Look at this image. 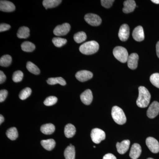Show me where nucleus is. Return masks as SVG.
<instances>
[{
  "instance_id": "c03bdc74",
  "label": "nucleus",
  "mask_w": 159,
  "mask_h": 159,
  "mask_svg": "<svg viewBox=\"0 0 159 159\" xmlns=\"http://www.w3.org/2000/svg\"><path fill=\"white\" fill-rule=\"evenodd\" d=\"M147 159H154L153 158H148Z\"/></svg>"
},
{
  "instance_id": "a878e982",
  "label": "nucleus",
  "mask_w": 159,
  "mask_h": 159,
  "mask_svg": "<svg viewBox=\"0 0 159 159\" xmlns=\"http://www.w3.org/2000/svg\"><path fill=\"white\" fill-rule=\"evenodd\" d=\"M6 136L9 139L14 141L18 137V133L16 127H11L6 131Z\"/></svg>"
},
{
  "instance_id": "393cba45",
  "label": "nucleus",
  "mask_w": 159,
  "mask_h": 159,
  "mask_svg": "<svg viewBox=\"0 0 159 159\" xmlns=\"http://www.w3.org/2000/svg\"><path fill=\"white\" fill-rule=\"evenodd\" d=\"M47 83L50 85H54V84H58L60 85L64 86L66 84V81L62 77H58L55 78H50L47 80Z\"/></svg>"
},
{
  "instance_id": "20e7f679",
  "label": "nucleus",
  "mask_w": 159,
  "mask_h": 159,
  "mask_svg": "<svg viewBox=\"0 0 159 159\" xmlns=\"http://www.w3.org/2000/svg\"><path fill=\"white\" fill-rule=\"evenodd\" d=\"M114 57L122 63L127 62L129 57L128 51L125 48L122 47H116L113 51Z\"/></svg>"
},
{
  "instance_id": "f03ea898",
  "label": "nucleus",
  "mask_w": 159,
  "mask_h": 159,
  "mask_svg": "<svg viewBox=\"0 0 159 159\" xmlns=\"http://www.w3.org/2000/svg\"><path fill=\"white\" fill-rule=\"evenodd\" d=\"M99 49V45L95 41L87 42L80 47V51L85 55H91L97 53Z\"/></svg>"
},
{
  "instance_id": "39448f33",
  "label": "nucleus",
  "mask_w": 159,
  "mask_h": 159,
  "mask_svg": "<svg viewBox=\"0 0 159 159\" xmlns=\"http://www.w3.org/2000/svg\"><path fill=\"white\" fill-rule=\"evenodd\" d=\"M91 137L94 143L99 144L105 139V133L100 129H93L91 131Z\"/></svg>"
},
{
  "instance_id": "a18cd8bd",
  "label": "nucleus",
  "mask_w": 159,
  "mask_h": 159,
  "mask_svg": "<svg viewBox=\"0 0 159 159\" xmlns=\"http://www.w3.org/2000/svg\"><path fill=\"white\" fill-rule=\"evenodd\" d=\"M93 147L94 148H96V146H93Z\"/></svg>"
},
{
  "instance_id": "c756f323",
  "label": "nucleus",
  "mask_w": 159,
  "mask_h": 159,
  "mask_svg": "<svg viewBox=\"0 0 159 159\" xmlns=\"http://www.w3.org/2000/svg\"><path fill=\"white\" fill-rule=\"evenodd\" d=\"M74 38L76 43H80L87 39L86 34L84 31H80L74 34Z\"/></svg>"
},
{
  "instance_id": "a19ab883",
  "label": "nucleus",
  "mask_w": 159,
  "mask_h": 159,
  "mask_svg": "<svg viewBox=\"0 0 159 159\" xmlns=\"http://www.w3.org/2000/svg\"><path fill=\"white\" fill-rule=\"evenodd\" d=\"M156 51L157 56L159 58V41L158 42L157 44Z\"/></svg>"
},
{
  "instance_id": "c9c22d12",
  "label": "nucleus",
  "mask_w": 159,
  "mask_h": 159,
  "mask_svg": "<svg viewBox=\"0 0 159 159\" xmlns=\"http://www.w3.org/2000/svg\"><path fill=\"white\" fill-rule=\"evenodd\" d=\"M114 2V0H102L101 3L103 7L108 9L111 7Z\"/></svg>"
},
{
  "instance_id": "e433bc0d",
  "label": "nucleus",
  "mask_w": 159,
  "mask_h": 159,
  "mask_svg": "<svg viewBox=\"0 0 159 159\" xmlns=\"http://www.w3.org/2000/svg\"><path fill=\"white\" fill-rule=\"evenodd\" d=\"M8 91L6 90H2L0 91V102H3L8 96Z\"/></svg>"
},
{
  "instance_id": "5701e85b",
  "label": "nucleus",
  "mask_w": 159,
  "mask_h": 159,
  "mask_svg": "<svg viewBox=\"0 0 159 159\" xmlns=\"http://www.w3.org/2000/svg\"><path fill=\"white\" fill-rule=\"evenodd\" d=\"M61 0H44L43 5L46 9L57 7L61 3Z\"/></svg>"
},
{
  "instance_id": "79ce46f5",
  "label": "nucleus",
  "mask_w": 159,
  "mask_h": 159,
  "mask_svg": "<svg viewBox=\"0 0 159 159\" xmlns=\"http://www.w3.org/2000/svg\"><path fill=\"white\" fill-rule=\"evenodd\" d=\"M4 120H5V119H4V117L2 115H1V116H0V124H2V123L4 122Z\"/></svg>"
},
{
  "instance_id": "9b49d317",
  "label": "nucleus",
  "mask_w": 159,
  "mask_h": 159,
  "mask_svg": "<svg viewBox=\"0 0 159 159\" xmlns=\"http://www.w3.org/2000/svg\"><path fill=\"white\" fill-rule=\"evenodd\" d=\"M129 28L126 24H123L120 27L119 32V37L122 41H125L128 39L129 35Z\"/></svg>"
},
{
  "instance_id": "37998d69",
  "label": "nucleus",
  "mask_w": 159,
  "mask_h": 159,
  "mask_svg": "<svg viewBox=\"0 0 159 159\" xmlns=\"http://www.w3.org/2000/svg\"><path fill=\"white\" fill-rule=\"evenodd\" d=\"M151 2L155 4H159V0H152Z\"/></svg>"
},
{
  "instance_id": "ea45409f",
  "label": "nucleus",
  "mask_w": 159,
  "mask_h": 159,
  "mask_svg": "<svg viewBox=\"0 0 159 159\" xmlns=\"http://www.w3.org/2000/svg\"><path fill=\"white\" fill-rule=\"evenodd\" d=\"M102 159H117V158L113 154L107 153L104 156Z\"/></svg>"
},
{
  "instance_id": "c85d7f7f",
  "label": "nucleus",
  "mask_w": 159,
  "mask_h": 159,
  "mask_svg": "<svg viewBox=\"0 0 159 159\" xmlns=\"http://www.w3.org/2000/svg\"><path fill=\"white\" fill-rule=\"evenodd\" d=\"M26 68L30 73L35 74V75H38L40 73L39 68L31 61H29L27 62Z\"/></svg>"
},
{
  "instance_id": "cd10ccee",
  "label": "nucleus",
  "mask_w": 159,
  "mask_h": 159,
  "mask_svg": "<svg viewBox=\"0 0 159 159\" xmlns=\"http://www.w3.org/2000/svg\"><path fill=\"white\" fill-rule=\"evenodd\" d=\"M22 50L25 52H32L35 49V45L33 43L30 42L26 41L23 43L21 45Z\"/></svg>"
},
{
  "instance_id": "473e14b6",
  "label": "nucleus",
  "mask_w": 159,
  "mask_h": 159,
  "mask_svg": "<svg viewBox=\"0 0 159 159\" xmlns=\"http://www.w3.org/2000/svg\"><path fill=\"white\" fill-rule=\"evenodd\" d=\"M24 74L22 71L18 70L16 71L12 75V79L15 82H19L22 80Z\"/></svg>"
},
{
  "instance_id": "2f4dec72",
  "label": "nucleus",
  "mask_w": 159,
  "mask_h": 159,
  "mask_svg": "<svg viewBox=\"0 0 159 159\" xmlns=\"http://www.w3.org/2000/svg\"><path fill=\"white\" fill-rule=\"evenodd\" d=\"M31 93V89L30 88H26L22 90L19 94L20 99L25 100L30 96Z\"/></svg>"
},
{
  "instance_id": "2eb2a0df",
  "label": "nucleus",
  "mask_w": 159,
  "mask_h": 159,
  "mask_svg": "<svg viewBox=\"0 0 159 159\" xmlns=\"http://www.w3.org/2000/svg\"><path fill=\"white\" fill-rule=\"evenodd\" d=\"M13 3L7 1H0V10L4 12H11L15 10Z\"/></svg>"
},
{
  "instance_id": "58836bf2",
  "label": "nucleus",
  "mask_w": 159,
  "mask_h": 159,
  "mask_svg": "<svg viewBox=\"0 0 159 159\" xmlns=\"http://www.w3.org/2000/svg\"><path fill=\"white\" fill-rule=\"evenodd\" d=\"M6 75L4 74L3 72L2 71H0V84H2L5 81H6Z\"/></svg>"
},
{
  "instance_id": "f8f14e48",
  "label": "nucleus",
  "mask_w": 159,
  "mask_h": 159,
  "mask_svg": "<svg viewBox=\"0 0 159 159\" xmlns=\"http://www.w3.org/2000/svg\"><path fill=\"white\" fill-rule=\"evenodd\" d=\"M134 39L138 42H141L145 39L144 30L142 26H139L136 27L132 33Z\"/></svg>"
},
{
  "instance_id": "9d476101",
  "label": "nucleus",
  "mask_w": 159,
  "mask_h": 159,
  "mask_svg": "<svg viewBox=\"0 0 159 159\" xmlns=\"http://www.w3.org/2000/svg\"><path fill=\"white\" fill-rule=\"evenodd\" d=\"M75 77L80 82H85L93 77V74L90 71L84 70L77 72Z\"/></svg>"
},
{
  "instance_id": "412c9836",
  "label": "nucleus",
  "mask_w": 159,
  "mask_h": 159,
  "mask_svg": "<svg viewBox=\"0 0 159 159\" xmlns=\"http://www.w3.org/2000/svg\"><path fill=\"white\" fill-rule=\"evenodd\" d=\"M64 156L66 159H75V149L74 145L70 144L64 152Z\"/></svg>"
},
{
  "instance_id": "0eeeda50",
  "label": "nucleus",
  "mask_w": 159,
  "mask_h": 159,
  "mask_svg": "<svg viewBox=\"0 0 159 159\" xmlns=\"http://www.w3.org/2000/svg\"><path fill=\"white\" fill-rule=\"evenodd\" d=\"M70 28V25L68 23H64L56 27L54 30V34L58 36L66 35L69 33Z\"/></svg>"
},
{
  "instance_id": "6ab92c4d",
  "label": "nucleus",
  "mask_w": 159,
  "mask_h": 159,
  "mask_svg": "<svg viewBox=\"0 0 159 159\" xmlns=\"http://www.w3.org/2000/svg\"><path fill=\"white\" fill-rule=\"evenodd\" d=\"M41 144L46 150L51 151L55 147L56 142L54 139H50L42 140L41 142Z\"/></svg>"
},
{
  "instance_id": "1a4fd4ad",
  "label": "nucleus",
  "mask_w": 159,
  "mask_h": 159,
  "mask_svg": "<svg viewBox=\"0 0 159 159\" xmlns=\"http://www.w3.org/2000/svg\"><path fill=\"white\" fill-rule=\"evenodd\" d=\"M159 113V103L157 101H154L149 106L147 111V116L150 119H153Z\"/></svg>"
},
{
  "instance_id": "7ed1b4c3",
  "label": "nucleus",
  "mask_w": 159,
  "mask_h": 159,
  "mask_svg": "<svg viewBox=\"0 0 159 159\" xmlns=\"http://www.w3.org/2000/svg\"><path fill=\"white\" fill-rule=\"evenodd\" d=\"M111 116L116 123L123 125L126 122V118L123 110L118 106H114L112 108Z\"/></svg>"
},
{
  "instance_id": "7c9ffc66",
  "label": "nucleus",
  "mask_w": 159,
  "mask_h": 159,
  "mask_svg": "<svg viewBox=\"0 0 159 159\" xmlns=\"http://www.w3.org/2000/svg\"><path fill=\"white\" fill-rule=\"evenodd\" d=\"M52 42L55 47L61 48L66 43L67 40L61 38L55 37L52 39Z\"/></svg>"
},
{
  "instance_id": "a211bd4d",
  "label": "nucleus",
  "mask_w": 159,
  "mask_h": 159,
  "mask_svg": "<svg viewBox=\"0 0 159 159\" xmlns=\"http://www.w3.org/2000/svg\"><path fill=\"white\" fill-rule=\"evenodd\" d=\"M123 5H124V7L122 9V11L125 13H129L132 12L137 6L134 0L125 1L123 3Z\"/></svg>"
},
{
  "instance_id": "f704fd0d",
  "label": "nucleus",
  "mask_w": 159,
  "mask_h": 159,
  "mask_svg": "<svg viewBox=\"0 0 159 159\" xmlns=\"http://www.w3.org/2000/svg\"><path fill=\"white\" fill-rule=\"evenodd\" d=\"M151 83L156 87L159 88V74L155 73L152 74L150 77Z\"/></svg>"
},
{
  "instance_id": "b1692460",
  "label": "nucleus",
  "mask_w": 159,
  "mask_h": 159,
  "mask_svg": "<svg viewBox=\"0 0 159 159\" xmlns=\"http://www.w3.org/2000/svg\"><path fill=\"white\" fill-rule=\"evenodd\" d=\"M30 36V30L27 27H20L17 33V36L20 39H26Z\"/></svg>"
},
{
  "instance_id": "6e6552de",
  "label": "nucleus",
  "mask_w": 159,
  "mask_h": 159,
  "mask_svg": "<svg viewBox=\"0 0 159 159\" xmlns=\"http://www.w3.org/2000/svg\"><path fill=\"white\" fill-rule=\"evenodd\" d=\"M146 144L149 150L152 153H158L159 143L156 139L152 137H148L146 139Z\"/></svg>"
},
{
  "instance_id": "f3484780",
  "label": "nucleus",
  "mask_w": 159,
  "mask_h": 159,
  "mask_svg": "<svg viewBox=\"0 0 159 159\" xmlns=\"http://www.w3.org/2000/svg\"><path fill=\"white\" fill-rule=\"evenodd\" d=\"M130 141L129 140H124L121 143L117 142L116 148L117 151L120 154H124L129 148Z\"/></svg>"
},
{
  "instance_id": "ddd939ff",
  "label": "nucleus",
  "mask_w": 159,
  "mask_h": 159,
  "mask_svg": "<svg viewBox=\"0 0 159 159\" xmlns=\"http://www.w3.org/2000/svg\"><path fill=\"white\" fill-rule=\"evenodd\" d=\"M139 56L136 53H133L129 56L127 59L128 67L131 70H135L138 67Z\"/></svg>"
},
{
  "instance_id": "bb28decb",
  "label": "nucleus",
  "mask_w": 159,
  "mask_h": 159,
  "mask_svg": "<svg viewBox=\"0 0 159 159\" xmlns=\"http://www.w3.org/2000/svg\"><path fill=\"white\" fill-rule=\"evenodd\" d=\"M12 58L10 55H3L0 59V65L3 67H8L11 65Z\"/></svg>"
},
{
  "instance_id": "72a5a7b5",
  "label": "nucleus",
  "mask_w": 159,
  "mask_h": 159,
  "mask_svg": "<svg viewBox=\"0 0 159 159\" xmlns=\"http://www.w3.org/2000/svg\"><path fill=\"white\" fill-rule=\"evenodd\" d=\"M57 101V98L54 96L47 97L44 101V104L47 106H51L56 104Z\"/></svg>"
},
{
  "instance_id": "dca6fc26",
  "label": "nucleus",
  "mask_w": 159,
  "mask_h": 159,
  "mask_svg": "<svg viewBox=\"0 0 159 159\" xmlns=\"http://www.w3.org/2000/svg\"><path fill=\"white\" fill-rule=\"evenodd\" d=\"M142 153V148L140 145L137 143L133 144L131 148L129 157L132 159H137L141 155Z\"/></svg>"
},
{
  "instance_id": "423d86ee",
  "label": "nucleus",
  "mask_w": 159,
  "mask_h": 159,
  "mask_svg": "<svg viewBox=\"0 0 159 159\" xmlns=\"http://www.w3.org/2000/svg\"><path fill=\"white\" fill-rule=\"evenodd\" d=\"M84 20L88 24L93 26H99L102 22V19L99 16L93 13H88L84 16Z\"/></svg>"
},
{
  "instance_id": "4be33fe9",
  "label": "nucleus",
  "mask_w": 159,
  "mask_h": 159,
  "mask_svg": "<svg viewBox=\"0 0 159 159\" xmlns=\"http://www.w3.org/2000/svg\"><path fill=\"white\" fill-rule=\"evenodd\" d=\"M76 132V129L73 124H68L65 127L64 133L66 137L71 138L74 136Z\"/></svg>"
},
{
  "instance_id": "4468645a",
  "label": "nucleus",
  "mask_w": 159,
  "mask_h": 159,
  "mask_svg": "<svg viewBox=\"0 0 159 159\" xmlns=\"http://www.w3.org/2000/svg\"><path fill=\"white\" fill-rule=\"evenodd\" d=\"M80 98L84 104L86 105H89L93 101V93L90 89L86 90L80 95Z\"/></svg>"
},
{
  "instance_id": "4c0bfd02",
  "label": "nucleus",
  "mask_w": 159,
  "mask_h": 159,
  "mask_svg": "<svg viewBox=\"0 0 159 159\" xmlns=\"http://www.w3.org/2000/svg\"><path fill=\"white\" fill-rule=\"evenodd\" d=\"M10 28H11V26L8 24H5V23L1 24L0 25V32H2L7 31V30H9Z\"/></svg>"
},
{
  "instance_id": "aec40b11",
  "label": "nucleus",
  "mask_w": 159,
  "mask_h": 159,
  "mask_svg": "<svg viewBox=\"0 0 159 159\" xmlns=\"http://www.w3.org/2000/svg\"><path fill=\"white\" fill-rule=\"evenodd\" d=\"M55 126L51 123L44 124L42 125L40 130L43 134H45L49 135L54 133L55 131Z\"/></svg>"
},
{
  "instance_id": "f257e3e1",
  "label": "nucleus",
  "mask_w": 159,
  "mask_h": 159,
  "mask_svg": "<svg viewBox=\"0 0 159 159\" xmlns=\"http://www.w3.org/2000/svg\"><path fill=\"white\" fill-rule=\"evenodd\" d=\"M139 96L136 101L137 105L141 108H145L149 104L151 94L149 91L144 86L139 87Z\"/></svg>"
}]
</instances>
